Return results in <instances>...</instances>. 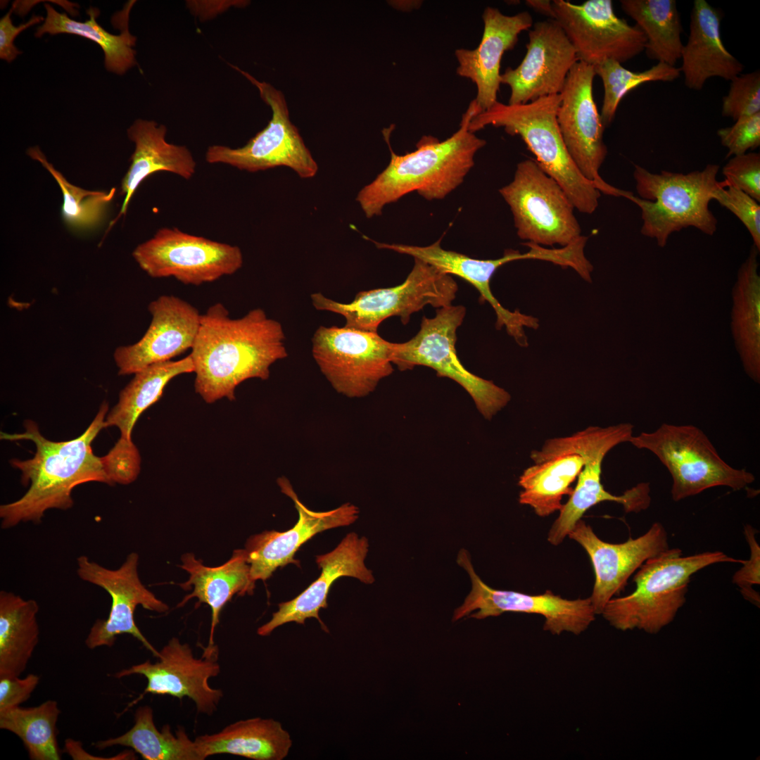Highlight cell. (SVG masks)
Here are the masks:
<instances>
[{
	"label": "cell",
	"instance_id": "603a6c76",
	"mask_svg": "<svg viewBox=\"0 0 760 760\" xmlns=\"http://www.w3.org/2000/svg\"><path fill=\"white\" fill-rule=\"evenodd\" d=\"M148 309L152 319L141 338L115 350L120 375L170 361L194 346L201 316L195 307L179 297L163 295L151 301Z\"/></svg>",
	"mask_w": 760,
	"mask_h": 760
},
{
	"label": "cell",
	"instance_id": "f907efd6",
	"mask_svg": "<svg viewBox=\"0 0 760 760\" xmlns=\"http://www.w3.org/2000/svg\"><path fill=\"white\" fill-rule=\"evenodd\" d=\"M525 2L528 6L537 11L538 13L547 15L550 19L555 20V13L552 1L527 0Z\"/></svg>",
	"mask_w": 760,
	"mask_h": 760
},
{
	"label": "cell",
	"instance_id": "83f0119b",
	"mask_svg": "<svg viewBox=\"0 0 760 760\" xmlns=\"http://www.w3.org/2000/svg\"><path fill=\"white\" fill-rule=\"evenodd\" d=\"M128 138L135 144L131 164L121 182L123 203L108 230L127 213L129 203L141 183L156 172L166 171L189 179L196 172V163L184 146L165 140L167 127L153 120L138 119L128 128Z\"/></svg>",
	"mask_w": 760,
	"mask_h": 760
},
{
	"label": "cell",
	"instance_id": "ee69618b",
	"mask_svg": "<svg viewBox=\"0 0 760 760\" xmlns=\"http://www.w3.org/2000/svg\"><path fill=\"white\" fill-rule=\"evenodd\" d=\"M728 186H732L760 201V156L749 153L733 156L723 168Z\"/></svg>",
	"mask_w": 760,
	"mask_h": 760
},
{
	"label": "cell",
	"instance_id": "cb8c5ba5",
	"mask_svg": "<svg viewBox=\"0 0 760 760\" xmlns=\"http://www.w3.org/2000/svg\"><path fill=\"white\" fill-rule=\"evenodd\" d=\"M277 483L281 492L293 501L299 517L289 530L265 531L247 540L244 549L251 566V578L255 583L269 578L279 567L289 564L299 565L294 559L296 552L317 533L349 526L359 517V509L349 502L327 512L310 510L300 501L288 479L281 477Z\"/></svg>",
	"mask_w": 760,
	"mask_h": 760
},
{
	"label": "cell",
	"instance_id": "7402d4cb",
	"mask_svg": "<svg viewBox=\"0 0 760 760\" xmlns=\"http://www.w3.org/2000/svg\"><path fill=\"white\" fill-rule=\"evenodd\" d=\"M588 553L595 579L590 597L596 614L626 585L629 577L647 559L669 548L667 532L659 522L643 535L621 543L601 540L590 526L580 519L568 534Z\"/></svg>",
	"mask_w": 760,
	"mask_h": 760
},
{
	"label": "cell",
	"instance_id": "1f68e13d",
	"mask_svg": "<svg viewBox=\"0 0 760 760\" xmlns=\"http://www.w3.org/2000/svg\"><path fill=\"white\" fill-rule=\"evenodd\" d=\"M39 605L11 592H0V678L20 676L39 642Z\"/></svg>",
	"mask_w": 760,
	"mask_h": 760
},
{
	"label": "cell",
	"instance_id": "484cf974",
	"mask_svg": "<svg viewBox=\"0 0 760 760\" xmlns=\"http://www.w3.org/2000/svg\"><path fill=\"white\" fill-rule=\"evenodd\" d=\"M482 18L483 32L479 45L472 50L461 48L455 51L459 64L457 74L476 84L474 100L481 112L498 101L503 54L514 49L521 32L533 26V18L527 11L507 15L497 8L486 7Z\"/></svg>",
	"mask_w": 760,
	"mask_h": 760
},
{
	"label": "cell",
	"instance_id": "8d00e7d4",
	"mask_svg": "<svg viewBox=\"0 0 760 760\" xmlns=\"http://www.w3.org/2000/svg\"><path fill=\"white\" fill-rule=\"evenodd\" d=\"M46 16L44 23L35 33L37 37L48 33L71 34L89 39L96 43L104 53V65L108 71L122 75L137 64L134 46L136 37L128 30L127 22L120 34H112L96 23L99 11L90 8L87 11L89 19L80 22L69 18L66 13H58L50 4H44Z\"/></svg>",
	"mask_w": 760,
	"mask_h": 760
},
{
	"label": "cell",
	"instance_id": "b9f144b4",
	"mask_svg": "<svg viewBox=\"0 0 760 760\" xmlns=\"http://www.w3.org/2000/svg\"><path fill=\"white\" fill-rule=\"evenodd\" d=\"M713 200L732 212L748 229L754 245L760 251V205L739 189L724 180L714 191Z\"/></svg>",
	"mask_w": 760,
	"mask_h": 760
},
{
	"label": "cell",
	"instance_id": "44dd1931",
	"mask_svg": "<svg viewBox=\"0 0 760 760\" xmlns=\"http://www.w3.org/2000/svg\"><path fill=\"white\" fill-rule=\"evenodd\" d=\"M526 50L517 68H507L500 75V83L510 88V105L560 94L569 71L578 61L575 49L553 19L533 25Z\"/></svg>",
	"mask_w": 760,
	"mask_h": 760
},
{
	"label": "cell",
	"instance_id": "836d02e7",
	"mask_svg": "<svg viewBox=\"0 0 760 760\" xmlns=\"http://www.w3.org/2000/svg\"><path fill=\"white\" fill-rule=\"evenodd\" d=\"M577 454H562L526 468L519 479V502L528 505L539 517L559 511L562 498L573 492L571 484L584 466Z\"/></svg>",
	"mask_w": 760,
	"mask_h": 760
},
{
	"label": "cell",
	"instance_id": "7c38bea8",
	"mask_svg": "<svg viewBox=\"0 0 760 760\" xmlns=\"http://www.w3.org/2000/svg\"><path fill=\"white\" fill-rule=\"evenodd\" d=\"M258 89L262 100L272 110L267 125L242 147L232 148L212 145L205 153L209 163L227 164L241 170L255 172L279 166L293 170L303 179L315 177L318 165L305 146L296 127L289 119L283 93L266 82L231 65Z\"/></svg>",
	"mask_w": 760,
	"mask_h": 760
},
{
	"label": "cell",
	"instance_id": "9a60e30c",
	"mask_svg": "<svg viewBox=\"0 0 760 760\" xmlns=\"http://www.w3.org/2000/svg\"><path fill=\"white\" fill-rule=\"evenodd\" d=\"M457 563L468 573L471 589L463 604L455 609L452 621L468 615L483 619L505 612L535 614L544 616V631L553 635L563 632L579 635L595 620L596 614L590 597L568 600L550 590L533 595L493 589L476 573L470 555L464 548L457 555Z\"/></svg>",
	"mask_w": 760,
	"mask_h": 760
},
{
	"label": "cell",
	"instance_id": "f1b7e54d",
	"mask_svg": "<svg viewBox=\"0 0 760 760\" xmlns=\"http://www.w3.org/2000/svg\"><path fill=\"white\" fill-rule=\"evenodd\" d=\"M179 566L189 573V579L179 585L184 590L194 588L177 605L183 606L189 600L196 597L198 604L205 603L212 612L209 643L206 650L213 649V635L219 623L220 614L224 605L237 594H252L255 583L251 578V566L246 559L245 549L235 550L232 557L224 564L209 567L196 559L194 554L185 553L181 558Z\"/></svg>",
	"mask_w": 760,
	"mask_h": 760
},
{
	"label": "cell",
	"instance_id": "e0dca14e",
	"mask_svg": "<svg viewBox=\"0 0 760 760\" xmlns=\"http://www.w3.org/2000/svg\"><path fill=\"white\" fill-rule=\"evenodd\" d=\"M555 20L575 49L579 61L595 65L606 60L626 62L645 50L646 37L614 11L611 0L574 4L554 0Z\"/></svg>",
	"mask_w": 760,
	"mask_h": 760
},
{
	"label": "cell",
	"instance_id": "3957f363",
	"mask_svg": "<svg viewBox=\"0 0 760 760\" xmlns=\"http://www.w3.org/2000/svg\"><path fill=\"white\" fill-rule=\"evenodd\" d=\"M475 100L462 115L459 129L444 141L423 137L416 150L398 155L389 142L390 129L383 133L391 152L387 167L358 193L356 201L367 218L381 215L384 208L416 191L427 201L446 197L464 181L474 165V157L486 141L468 129L479 113Z\"/></svg>",
	"mask_w": 760,
	"mask_h": 760
},
{
	"label": "cell",
	"instance_id": "f6af8a7d",
	"mask_svg": "<svg viewBox=\"0 0 760 760\" xmlns=\"http://www.w3.org/2000/svg\"><path fill=\"white\" fill-rule=\"evenodd\" d=\"M721 144L728 148L727 157L740 156L760 145V112L740 118L730 126L718 130Z\"/></svg>",
	"mask_w": 760,
	"mask_h": 760
},
{
	"label": "cell",
	"instance_id": "c3c4849f",
	"mask_svg": "<svg viewBox=\"0 0 760 760\" xmlns=\"http://www.w3.org/2000/svg\"><path fill=\"white\" fill-rule=\"evenodd\" d=\"M12 7L10 11L0 20V58L10 63L13 61L21 51L14 45L15 37L25 29L38 24L44 18L39 15H32L26 23L15 26L11 18Z\"/></svg>",
	"mask_w": 760,
	"mask_h": 760
},
{
	"label": "cell",
	"instance_id": "5b68a950",
	"mask_svg": "<svg viewBox=\"0 0 760 760\" xmlns=\"http://www.w3.org/2000/svg\"><path fill=\"white\" fill-rule=\"evenodd\" d=\"M561 99L559 94L523 104L497 101L474 115L468 129L475 133L492 125L520 137L540 167L561 186L575 209L592 214L598 207L601 192L582 175L567 151L557 121Z\"/></svg>",
	"mask_w": 760,
	"mask_h": 760
},
{
	"label": "cell",
	"instance_id": "4316f807",
	"mask_svg": "<svg viewBox=\"0 0 760 760\" xmlns=\"http://www.w3.org/2000/svg\"><path fill=\"white\" fill-rule=\"evenodd\" d=\"M720 11L704 0H695L690 15V34L683 46L680 72L685 86L701 90L714 77L731 80L744 65L725 47L721 37Z\"/></svg>",
	"mask_w": 760,
	"mask_h": 760
},
{
	"label": "cell",
	"instance_id": "d4e9b609",
	"mask_svg": "<svg viewBox=\"0 0 760 760\" xmlns=\"http://www.w3.org/2000/svg\"><path fill=\"white\" fill-rule=\"evenodd\" d=\"M368 550L367 538L351 532L332 551L317 555L316 562L321 569L319 578L293 600L279 603L272 619L258 628V634L269 635L283 624L289 622L304 624L308 618H315L322 628L329 632L319 616V612L327 607V596L333 583L342 576L353 577L366 584L374 581L372 571L365 564Z\"/></svg>",
	"mask_w": 760,
	"mask_h": 760
},
{
	"label": "cell",
	"instance_id": "5bb4252c",
	"mask_svg": "<svg viewBox=\"0 0 760 760\" xmlns=\"http://www.w3.org/2000/svg\"><path fill=\"white\" fill-rule=\"evenodd\" d=\"M132 256L148 276L175 277L184 284L199 286L232 275L243 265L236 246L191 235L177 228H162L138 245Z\"/></svg>",
	"mask_w": 760,
	"mask_h": 760
},
{
	"label": "cell",
	"instance_id": "2e32d148",
	"mask_svg": "<svg viewBox=\"0 0 760 760\" xmlns=\"http://www.w3.org/2000/svg\"><path fill=\"white\" fill-rule=\"evenodd\" d=\"M593 65L578 61L569 71L557 113L559 129L571 159L582 175L601 193L622 196L623 190L607 184L600 176L607 148L605 129L593 97Z\"/></svg>",
	"mask_w": 760,
	"mask_h": 760
},
{
	"label": "cell",
	"instance_id": "4dcf8cb0",
	"mask_svg": "<svg viewBox=\"0 0 760 760\" xmlns=\"http://www.w3.org/2000/svg\"><path fill=\"white\" fill-rule=\"evenodd\" d=\"M753 244L740 266L732 291L731 330L736 349L746 374L760 382V276Z\"/></svg>",
	"mask_w": 760,
	"mask_h": 760
},
{
	"label": "cell",
	"instance_id": "9c48e42d",
	"mask_svg": "<svg viewBox=\"0 0 760 760\" xmlns=\"http://www.w3.org/2000/svg\"><path fill=\"white\" fill-rule=\"evenodd\" d=\"M465 314L464 306L451 305L437 309L432 318L423 317L413 338L404 343L391 342L390 359L401 371L422 365L456 381L470 395L483 417L490 419L511 397L504 388L471 373L460 362L455 343Z\"/></svg>",
	"mask_w": 760,
	"mask_h": 760
},
{
	"label": "cell",
	"instance_id": "60d3db41",
	"mask_svg": "<svg viewBox=\"0 0 760 760\" xmlns=\"http://www.w3.org/2000/svg\"><path fill=\"white\" fill-rule=\"evenodd\" d=\"M721 113L735 121L760 112V72L740 74L730 80Z\"/></svg>",
	"mask_w": 760,
	"mask_h": 760
},
{
	"label": "cell",
	"instance_id": "ba28073f",
	"mask_svg": "<svg viewBox=\"0 0 760 760\" xmlns=\"http://www.w3.org/2000/svg\"><path fill=\"white\" fill-rule=\"evenodd\" d=\"M629 443L653 453L667 469L675 502L716 486L740 490L755 480L752 473L727 464L707 435L693 425L664 423L654 431L633 436Z\"/></svg>",
	"mask_w": 760,
	"mask_h": 760
},
{
	"label": "cell",
	"instance_id": "8992f818",
	"mask_svg": "<svg viewBox=\"0 0 760 760\" xmlns=\"http://www.w3.org/2000/svg\"><path fill=\"white\" fill-rule=\"evenodd\" d=\"M633 426L621 423L607 427L590 426L569 436L545 441L542 448L533 451V458L543 462L562 454H577L584 459V466L569 500L563 504L559 517L547 534V540L558 545L568 536L585 512L602 502L621 504L626 513L639 512L651 503L649 483H640L615 495L606 490L601 482L602 463L605 455L617 445L629 442Z\"/></svg>",
	"mask_w": 760,
	"mask_h": 760
},
{
	"label": "cell",
	"instance_id": "f35d334b",
	"mask_svg": "<svg viewBox=\"0 0 760 760\" xmlns=\"http://www.w3.org/2000/svg\"><path fill=\"white\" fill-rule=\"evenodd\" d=\"M27 155L38 161L52 175L63 194L61 214L65 222L72 228L89 229L102 220L106 208L114 197L116 189L108 191L86 190L70 183L50 163L38 146L27 151Z\"/></svg>",
	"mask_w": 760,
	"mask_h": 760
},
{
	"label": "cell",
	"instance_id": "52a82bcc",
	"mask_svg": "<svg viewBox=\"0 0 760 760\" xmlns=\"http://www.w3.org/2000/svg\"><path fill=\"white\" fill-rule=\"evenodd\" d=\"M718 165L687 174L661 171L652 173L635 165L633 177L639 197L625 191V197L641 210L642 235L655 239L664 247L675 232L692 227L712 236L717 220L709 208L718 182Z\"/></svg>",
	"mask_w": 760,
	"mask_h": 760
},
{
	"label": "cell",
	"instance_id": "7a4b0ae2",
	"mask_svg": "<svg viewBox=\"0 0 760 760\" xmlns=\"http://www.w3.org/2000/svg\"><path fill=\"white\" fill-rule=\"evenodd\" d=\"M108 405L104 401L92 422L79 437L67 441L44 438L33 421H26L22 433L1 434L8 440H30L36 452L29 460L13 459L11 464L21 473L23 484L30 488L18 500L0 507L1 527L9 528L22 522L42 521L51 509L72 507V492L76 486L91 481L112 485L101 457L95 455L91 443L106 428Z\"/></svg>",
	"mask_w": 760,
	"mask_h": 760
},
{
	"label": "cell",
	"instance_id": "ffe728a7",
	"mask_svg": "<svg viewBox=\"0 0 760 760\" xmlns=\"http://www.w3.org/2000/svg\"><path fill=\"white\" fill-rule=\"evenodd\" d=\"M217 652L211 655L196 658L189 645L182 643L177 638H171L159 651L155 663L146 661L115 673L121 678L133 674L144 676L147 685L144 692L129 707L140 701L147 694L170 695L182 699H192L198 713L212 715L223 697L220 689L210 686L208 680L217 676L220 666L217 661Z\"/></svg>",
	"mask_w": 760,
	"mask_h": 760
},
{
	"label": "cell",
	"instance_id": "277c9868",
	"mask_svg": "<svg viewBox=\"0 0 760 760\" xmlns=\"http://www.w3.org/2000/svg\"><path fill=\"white\" fill-rule=\"evenodd\" d=\"M744 561L720 551L684 557L680 549L669 547L643 563L633 577L635 590L612 598L601 614L616 629L657 634L674 620L685 603L693 574L711 564Z\"/></svg>",
	"mask_w": 760,
	"mask_h": 760
},
{
	"label": "cell",
	"instance_id": "ab89813d",
	"mask_svg": "<svg viewBox=\"0 0 760 760\" xmlns=\"http://www.w3.org/2000/svg\"><path fill=\"white\" fill-rule=\"evenodd\" d=\"M602 82L604 97L600 117L604 127L614 120L618 106L631 90L650 82H672L680 75L675 66L658 62L643 71H631L614 60H606L593 66Z\"/></svg>",
	"mask_w": 760,
	"mask_h": 760
},
{
	"label": "cell",
	"instance_id": "8fae6325",
	"mask_svg": "<svg viewBox=\"0 0 760 760\" xmlns=\"http://www.w3.org/2000/svg\"><path fill=\"white\" fill-rule=\"evenodd\" d=\"M499 192L510 208L521 240L565 247L582 236L572 202L536 160L519 162L512 181Z\"/></svg>",
	"mask_w": 760,
	"mask_h": 760
},
{
	"label": "cell",
	"instance_id": "ac0fdd59",
	"mask_svg": "<svg viewBox=\"0 0 760 760\" xmlns=\"http://www.w3.org/2000/svg\"><path fill=\"white\" fill-rule=\"evenodd\" d=\"M138 562V555L132 552L118 569H110L86 556L77 559L79 577L104 589L112 600L108 617L96 621L89 631L85 640L88 648L111 647L118 635L129 634L158 658L159 651L147 640L135 623L134 611L139 605L158 613L166 612L169 607L141 583L137 571Z\"/></svg>",
	"mask_w": 760,
	"mask_h": 760
},
{
	"label": "cell",
	"instance_id": "bcb514c9",
	"mask_svg": "<svg viewBox=\"0 0 760 760\" xmlns=\"http://www.w3.org/2000/svg\"><path fill=\"white\" fill-rule=\"evenodd\" d=\"M756 530L751 525L744 526V534L749 544L750 557L744 561L742 566L735 573L733 583L737 585L743 597L759 607V595L752 587L760 583V547L755 535Z\"/></svg>",
	"mask_w": 760,
	"mask_h": 760
},
{
	"label": "cell",
	"instance_id": "f546056e",
	"mask_svg": "<svg viewBox=\"0 0 760 760\" xmlns=\"http://www.w3.org/2000/svg\"><path fill=\"white\" fill-rule=\"evenodd\" d=\"M201 760L229 754L255 760H282L292 746L288 731L273 718L260 717L231 723L213 734L194 740Z\"/></svg>",
	"mask_w": 760,
	"mask_h": 760
},
{
	"label": "cell",
	"instance_id": "4fadbf2b",
	"mask_svg": "<svg viewBox=\"0 0 760 760\" xmlns=\"http://www.w3.org/2000/svg\"><path fill=\"white\" fill-rule=\"evenodd\" d=\"M312 342L320 371L338 393L347 397L369 395L393 371L391 342L378 333L320 326Z\"/></svg>",
	"mask_w": 760,
	"mask_h": 760
},
{
	"label": "cell",
	"instance_id": "d6a6232c",
	"mask_svg": "<svg viewBox=\"0 0 760 760\" xmlns=\"http://www.w3.org/2000/svg\"><path fill=\"white\" fill-rule=\"evenodd\" d=\"M190 355L176 361L151 365L134 374L120 391L117 404L107 414L105 427L116 426L121 439L132 441V432L141 415L162 396L164 388L177 376L194 372Z\"/></svg>",
	"mask_w": 760,
	"mask_h": 760
},
{
	"label": "cell",
	"instance_id": "7dc6e473",
	"mask_svg": "<svg viewBox=\"0 0 760 760\" xmlns=\"http://www.w3.org/2000/svg\"><path fill=\"white\" fill-rule=\"evenodd\" d=\"M39 677L30 673L23 678H0V711L19 707L31 696L39 682Z\"/></svg>",
	"mask_w": 760,
	"mask_h": 760
},
{
	"label": "cell",
	"instance_id": "e575fe53",
	"mask_svg": "<svg viewBox=\"0 0 760 760\" xmlns=\"http://www.w3.org/2000/svg\"><path fill=\"white\" fill-rule=\"evenodd\" d=\"M94 746L99 749L113 746L128 747L146 760H201L194 740L189 738L184 728H179L172 733L170 726L165 724L159 730L149 706L137 708L134 724L127 732L116 737L97 741Z\"/></svg>",
	"mask_w": 760,
	"mask_h": 760
},
{
	"label": "cell",
	"instance_id": "d590c367",
	"mask_svg": "<svg viewBox=\"0 0 760 760\" xmlns=\"http://www.w3.org/2000/svg\"><path fill=\"white\" fill-rule=\"evenodd\" d=\"M622 10L645 34V51L652 60L675 66L680 59L683 29L675 0H621Z\"/></svg>",
	"mask_w": 760,
	"mask_h": 760
},
{
	"label": "cell",
	"instance_id": "681fc988",
	"mask_svg": "<svg viewBox=\"0 0 760 760\" xmlns=\"http://www.w3.org/2000/svg\"><path fill=\"white\" fill-rule=\"evenodd\" d=\"M249 2L241 0H190L186 1V5L192 15L198 18L201 21H207L225 12L230 7H245Z\"/></svg>",
	"mask_w": 760,
	"mask_h": 760
},
{
	"label": "cell",
	"instance_id": "74e56055",
	"mask_svg": "<svg viewBox=\"0 0 760 760\" xmlns=\"http://www.w3.org/2000/svg\"><path fill=\"white\" fill-rule=\"evenodd\" d=\"M61 710L55 700L37 707H19L0 711V728L16 735L32 760H60L56 723Z\"/></svg>",
	"mask_w": 760,
	"mask_h": 760
},
{
	"label": "cell",
	"instance_id": "7bdbcfd3",
	"mask_svg": "<svg viewBox=\"0 0 760 760\" xmlns=\"http://www.w3.org/2000/svg\"><path fill=\"white\" fill-rule=\"evenodd\" d=\"M101 460L112 485L129 484L135 481L139 474L141 457L132 440L119 438Z\"/></svg>",
	"mask_w": 760,
	"mask_h": 760
},
{
	"label": "cell",
	"instance_id": "30bf717a",
	"mask_svg": "<svg viewBox=\"0 0 760 760\" xmlns=\"http://www.w3.org/2000/svg\"><path fill=\"white\" fill-rule=\"evenodd\" d=\"M414 260L413 268L400 285L360 291L348 303L314 293L312 305L318 310L342 315L346 327L374 333L388 317H398L405 325L413 313L427 305L438 309L451 305L458 290L453 278L424 261Z\"/></svg>",
	"mask_w": 760,
	"mask_h": 760
},
{
	"label": "cell",
	"instance_id": "d6986e66",
	"mask_svg": "<svg viewBox=\"0 0 760 760\" xmlns=\"http://www.w3.org/2000/svg\"><path fill=\"white\" fill-rule=\"evenodd\" d=\"M368 240H372L366 237ZM372 241L378 248L388 249L395 252L412 256L448 274L457 276L474 286L481 294L483 300L488 301L495 312L497 316L496 327H505L507 333L514 338L521 346H527V338L524 327L537 329L538 320L534 317L521 313L516 310L514 312L505 308L495 298L490 290V280L502 265L517 260L538 259L551 262L553 252L551 249L526 242L530 251L521 253L515 250H507L503 256L493 260H480L471 258L452 251L443 249L441 246V239L427 246H410L397 243H385Z\"/></svg>",
	"mask_w": 760,
	"mask_h": 760
},
{
	"label": "cell",
	"instance_id": "6da1fadb",
	"mask_svg": "<svg viewBox=\"0 0 760 760\" xmlns=\"http://www.w3.org/2000/svg\"><path fill=\"white\" fill-rule=\"evenodd\" d=\"M281 324L261 308L231 318L220 303L201 315L189 355L195 373L194 389L207 403L235 400L236 387L249 379L266 380L270 367L287 357Z\"/></svg>",
	"mask_w": 760,
	"mask_h": 760
}]
</instances>
